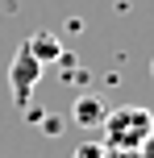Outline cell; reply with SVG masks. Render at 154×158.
I'll list each match as a JSON object with an SVG mask.
<instances>
[{
	"label": "cell",
	"mask_w": 154,
	"mask_h": 158,
	"mask_svg": "<svg viewBox=\"0 0 154 158\" xmlns=\"http://www.w3.org/2000/svg\"><path fill=\"white\" fill-rule=\"evenodd\" d=\"M104 117H108V104L100 100V96H75L71 121H75L79 129H100V125H104Z\"/></svg>",
	"instance_id": "cell-3"
},
{
	"label": "cell",
	"mask_w": 154,
	"mask_h": 158,
	"mask_svg": "<svg viewBox=\"0 0 154 158\" xmlns=\"http://www.w3.org/2000/svg\"><path fill=\"white\" fill-rule=\"evenodd\" d=\"M138 158H154V133H150V137H146V142H142V146H138Z\"/></svg>",
	"instance_id": "cell-5"
},
{
	"label": "cell",
	"mask_w": 154,
	"mask_h": 158,
	"mask_svg": "<svg viewBox=\"0 0 154 158\" xmlns=\"http://www.w3.org/2000/svg\"><path fill=\"white\" fill-rule=\"evenodd\" d=\"M100 129H104V137H108L113 150L138 154V146L154 133V112H150V108H138V104H133V108H117V112L104 117Z\"/></svg>",
	"instance_id": "cell-1"
},
{
	"label": "cell",
	"mask_w": 154,
	"mask_h": 158,
	"mask_svg": "<svg viewBox=\"0 0 154 158\" xmlns=\"http://www.w3.org/2000/svg\"><path fill=\"white\" fill-rule=\"evenodd\" d=\"M150 75H154V58H150Z\"/></svg>",
	"instance_id": "cell-6"
},
{
	"label": "cell",
	"mask_w": 154,
	"mask_h": 158,
	"mask_svg": "<svg viewBox=\"0 0 154 158\" xmlns=\"http://www.w3.org/2000/svg\"><path fill=\"white\" fill-rule=\"evenodd\" d=\"M38 79H42V63L29 54V46H17V54H13V67H8V87H13V104L17 108H29V96H33V87H38Z\"/></svg>",
	"instance_id": "cell-2"
},
{
	"label": "cell",
	"mask_w": 154,
	"mask_h": 158,
	"mask_svg": "<svg viewBox=\"0 0 154 158\" xmlns=\"http://www.w3.org/2000/svg\"><path fill=\"white\" fill-rule=\"evenodd\" d=\"M25 46H29V54L38 58L42 67H46V63H63V42H58L54 33H33Z\"/></svg>",
	"instance_id": "cell-4"
}]
</instances>
